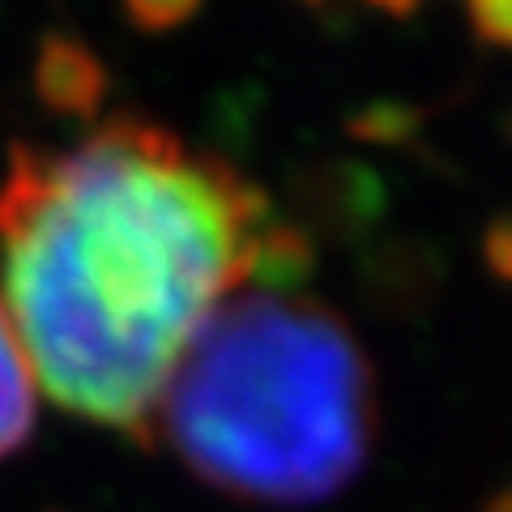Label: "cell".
<instances>
[{
	"mask_svg": "<svg viewBox=\"0 0 512 512\" xmlns=\"http://www.w3.org/2000/svg\"><path fill=\"white\" fill-rule=\"evenodd\" d=\"M483 512H512V487L508 491H500V495H495V500L483 508Z\"/></svg>",
	"mask_w": 512,
	"mask_h": 512,
	"instance_id": "obj_9",
	"label": "cell"
},
{
	"mask_svg": "<svg viewBox=\"0 0 512 512\" xmlns=\"http://www.w3.org/2000/svg\"><path fill=\"white\" fill-rule=\"evenodd\" d=\"M39 94L60 116H94L107 94L103 60L77 39H47L39 56Z\"/></svg>",
	"mask_w": 512,
	"mask_h": 512,
	"instance_id": "obj_3",
	"label": "cell"
},
{
	"mask_svg": "<svg viewBox=\"0 0 512 512\" xmlns=\"http://www.w3.org/2000/svg\"><path fill=\"white\" fill-rule=\"evenodd\" d=\"M35 431V372L13 333V320L0 303V461L30 440Z\"/></svg>",
	"mask_w": 512,
	"mask_h": 512,
	"instance_id": "obj_4",
	"label": "cell"
},
{
	"mask_svg": "<svg viewBox=\"0 0 512 512\" xmlns=\"http://www.w3.org/2000/svg\"><path fill=\"white\" fill-rule=\"evenodd\" d=\"M205 0H124V13L141 35H167V30L184 26Z\"/></svg>",
	"mask_w": 512,
	"mask_h": 512,
	"instance_id": "obj_5",
	"label": "cell"
},
{
	"mask_svg": "<svg viewBox=\"0 0 512 512\" xmlns=\"http://www.w3.org/2000/svg\"><path fill=\"white\" fill-rule=\"evenodd\" d=\"M483 256H487V265L495 269V274H500L504 282H512V214L487 227Z\"/></svg>",
	"mask_w": 512,
	"mask_h": 512,
	"instance_id": "obj_7",
	"label": "cell"
},
{
	"mask_svg": "<svg viewBox=\"0 0 512 512\" xmlns=\"http://www.w3.org/2000/svg\"><path fill=\"white\" fill-rule=\"evenodd\" d=\"M367 5L380 13H393V18H410V13L419 9V0H367Z\"/></svg>",
	"mask_w": 512,
	"mask_h": 512,
	"instance_id": "obj_8",
	"label": "cell"
},
{
	"mask_svg": "<svg viewBox=\"0 0 512 512\" xmlns=\"http://www.w3.org/2000/svg\"><path fill=\"white\" fill-rule=\"evenodd\" d=\"M470 22L483 43L512 47V0H466Z\"/></svg>",
	"mask_w": 512,
	"mask_h": 512,
	"instance_id": "obj_6",
	"label": "cell"
},
{
	"mask_svg": "<svg viewBox=\"0 0 512 512\" xmlns=\"http://www.w3.org/2000/svg\"><path fill=\"white\" fill-rule=\"evenodd\" d=\"M154 440L235 500L320 504L355 483L372 453V363L329 303L244 286L175 363Z\"/></svg>",
	"mask_w": 512,
	"mask_h": 512,
	"instance_id": "obj_2",
	"label": "cell"
},
{
	"mask_svg": "<svg viewBox=\"0 0 512 512\" xmlns=\"http://www.w3.org/2000/svg\"><path fill=\"white\" fill-rule=\"evenodd\" d=\"M269 201L227 158L120 116L69 150L13 146L0 180V303L60 410L154 444L175 363L252 282Z\"/></svg>",
	"mask_w": 512,
	"mask_h": 512,
	"instance_id": "obj_1",
	"label": "cell"
}]
</instances>
